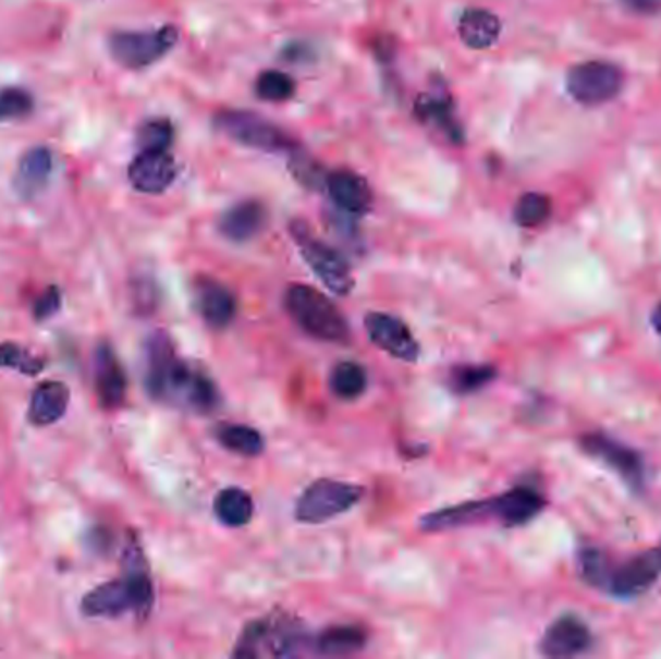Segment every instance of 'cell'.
<instances>
[{
    "label": "cell",
    "mask_w": 661,
    "mask_h": 659,
    "mask_svg": "<svg viewBox=\"0 0 661 659\" xmlns=\"http://www.w3.org/2000/svg\"><path fill=\"white\" fill-rule=\"evenodd\" d=\"M217 129L242 146L266 154H296L298 142L273 122L248 111H221L216 119Z\"/></svg>",
    "instance_id": "4"
},
{
    "label": "cell",
    "mask_w": 661,
    "mask_h": 659,
    "mask_svg": "<svg viewBox=\"0 0 661 659\" xmlns=\"http://www.w3.org/2000/svg\"><path fill=\"white\" fill-rule=\"evenodd\" d=\"M217 518L227 526H244L254 516V501L241 488H227L216 497Z\"/></svg>",
    "instance_id": "25"
},
{
    "label": "cell",
    "mask_w": 661,
    "mask_h": 659,
    "mask_svg": "<svg viewBox=\"0 0 661 659\" xmlns=\"http://www.w3.org/2000/svg\"><path fill=\"white\" fill-rule=\"evenodd\" d=\"M306 646L304 634L284 621H256L246 626L236 644V658H294Z\"/></svg>",
    "instance_id": "5"
},
{
    "label": "cell",
    "mask_w": 661,
    "mask_h": 659,
    "mask_svg": "<svg viewBox=\"0 0 661 659\" xmlns=\"http://www.w3.org/2000/svg\"><path fill=\"white\" fill-rule=\"evenodd\" d=\"M416 114L424 124L438 129L453 144H463L464 132L456 120L453 103L449 97H431L421 95L416 101Z\"/></svg>",
    "instance_id": "22"
},
{
    "label": "cell",
    "mask_w": 661,
    "mask_h": 659,
    "mask_svg": "<svg viewBox=\"0 0 661 659\" xmlns=\"http://www.w3.org/2000/svg\"><path fill=\"white\" fill-rule=\"evenodd\" d=\"M176 41L179 29L172 26L151 32H117L109 39V51L124 69H147L163 59Z\"/></svg>",
    "instance_id": "6"
},
{
    "label": "cell",
    "mask_w": 661,
    "mask_h": 659,
    "mask_svg": "<svg viewBox=\"0 0 661 659\" xmlns=\"http://www.w3.org/2000/svg\"><path fill=\"white\" fill-rule=\"evenodd\" d=\"M499 34H501V22L488 10H466L458 20V35L463 44L476 51L490 49L491 45L498 41Z\"/></svg>",
    "instance_id": "23"
},
{
    "label": "cell",
    "mask_w": 661,
    "mask_h": 659,
    "mask_svg": "<svg viewBox=\"0 0 661 659\" xmlns=\"http://www.w3.org/2000/svg\"><path fill=\"white\" fill-rule=\"evenodd\" d=\"M291 232L306 264L311 267L314 273L318 274L319 281L326 284L329 291L336 296H346L353 291V271L336 249L327 246L321 240L314 239L309 234L308 227L301 221L293 223Z\"/></svg>",
    "instance_id": "8"
},
{
    "label": "cell",
    "mask_w": 661,
    "mask_h": 659,
    "mask_svg": "<svg viewBox=\"0 0 661 659\" xmlns=\"http://www.w3.org/2000/svg\"><path fill=\"white\" fill-rule=\"evenodd\" d=\"M69 403V387L61 381H45L32 394L29 419L35 426H51L64 416Z\"/></svg>",
    "instance_id": "21"
},
{
    "label": "cell",
    "mask_w": 661,
    "mask_h": 659,
    "mask_svg": "<svg viewBox=\"0 0 661 659\" xmlns=\"http://www.w3.org/2000/svg\"><path fill=\"white\" fill-rule=\"evenodd\" d=\"M44 359L29 354L20 344H0V368L17 369L22 374L34 376V374H39L44 369Z\"/></svg>",
    "instance_id": "33"
},
{
    "label": "cell",
    "mask_w": 661,
    "mask_h": 659,
    "mask_svg": "<svg viewBox=\"0 0 661 659\" xmlns=\"http://www.w3.org/2000/svg\"><path fill=\"white\" fill-rule=\"evenodd\" d=\"M491 513L493 518L503 524V526H521V524L530 523L534 516L541 513L546 507L543 497L528 488L511 489L503 496L490 499Z\"/></svg>",
    "instance_id": "18"
},
{
    "label": "cell",
    "mask_w": 661,
    "mask_h": 659,
    "mask_svg": "<svg viewBox=\"0 0 661 659\" xmlns=\"http://www.w3.org/2000/svg\"><path fill=\"white\" fill-rule=\"evenodd\" d=\"M126 574L112 583L97 586L82 599V609L89 617H121L134 611L147 617L154 606V584L147 573V563L136 538H132L124 551Z\"/></svg>",
    "instance_id": "2"
},
{
    "label": "cell",
    "mask_w": 661,
    "mask_h": 659,
    "mask_svg": "<svg viewBox=\"0 0 661 659\" xmlns=\"http://www.w3.org/2000/svg\"><path fill=\"white\" fill-rule=\"evenodd\" d=\"M327 192L341 211L351 215L368 213L374 196L366 180L353 171H335L327 176Z\"/></svg>",
    "instance_id": "17"
},
{
    "label": "cell",
    "mask_w": 661,
    "mask_h": 659,
    "mask_svg": "<svg viewBox=\"0 0 661 659\" xmlns=\"http://www.w3.org/2000/svg\"><path fill=\"white\" fill-rule=\"evenodd\" d=\"M266 223L267 209L264 204L248 199L224 211L219 221V231L223 232L224 239L232 242H246L258 236Z\"/></svg>",
    "instance_id": "20"
},
{
    "label": "cell",
    "mask_w": 661,
    "mask_h": 659,
    "mask_svg": "<svg viewBox=\"0 0 661 659\" xmlns=\"http://www.w3.org/2000/svg\"><path fill=\"white\" fill-rule=\"evenodd\" d=\"M284 308L304 333L326 343H346L351 329L341 309L323 292L308 284H293L284 294Z\"/></svg>",
    "instance_id": "3"
},
{
    "label": "cell",
    "mask_w": 661,
    "mask_h": 659,
    "mask_svg": "<svg viewBox=\"0 0 661 659\" xmlns=\"http://www.w3.org/2000/svg\"><path fill=\"white\" fill-rule=\"evenodd\" d=\"M621 2L636 14H658V12H661V0H621Z\"/></svg>",
    "instance_id": "35"
},
{
    "label": "cell",
    "mask_w": 661,
    "mask_h": 659,
    "mask_svg": "<svg viewBox=\"0 0 661 659\" xmlns=\"http://www.w3.org/2000/svg\"><path fill=\"white\" fill-rule=\"evenodd\" d=\"M296 89V84L291 76H286L284 72L279 70H267L256 82V94L259 99L264 101H271V103H281L291 99Z\"/></svg>",
    "instance_id": "29"
},
{
    "label": "cell",
    "mask_w": 661,
    "mask_h": 659,
    "mask_svg": "<svg viewBox=\"0 0 661 659\" xmlns=\"http://www.w3.org/2000/svg\"><path fill=\"white\" fill-rule=\"evenodd\" d=\"M196 306L207 324L216 329L229 326L236 316V298L223 283L209 277H199L194 284Z\"/></svg>",
    "instance_id": "16"
},
{
    "label": "cell",
    "mask_w": 661,
    "mask_h": 659,
    "mask_svg": "<svg viewBox=\"0 0 661 659\" xmlns=\"http://www.w3.org/2000/svg\"><path fill=\"white\" fill-rule=\"evenodd\" d=\"M34 95L22 87L0 89V122L20 120L34 111Z\"/></svg>",
    "instance_id": "30"
},
{
    "label": "cell",
    "mask_w": 661,
    "mask_h": 659,
    "mask_svg": "<svg viewBox=\"0 0 661 659\" xmlns=\"http://www.w3.org/2000/svg\"><path fill=\"white\" fill-rule=\"evenodd\" d=\"M366 387H368L366 369L356 362H341L331 371V391L339 399H346V401L358 399L366 391Z\"/></svg>",
    "instance_id": "27"
},
{
    "label": "cell",
    "mask_w": 661,
    "mask_h": 659,
    "mask_svg": "<svg viewBox=\"0 0 661 659\" xmlns=\"http://www.w3.org/2000/svg\"><path fill=\"white\" fill-rule=\"evenodd\" d=\"M592 636L588 626L573 615H565L551 623L541 638L540 650L548 658H573L588 650Z\"/></svg>",
    "instance_id": "14"
},
{
    "label": "cell",
    "mask_w": 661,
    "mask_h": 659,
    "mask_svg": "<svg viewBox=\"0 0 661 659\" xmlns=\"http://www.w3.org/2000/svg\"><path fill=\"white\" fill-rule=\"evenodd\" d=\"M146 386L157 401L186 411L206 414L219 404L216 383L201 369L179 358L164 333H155L147 343Z\"/></svg>",
    "instance_id": "1"
},
{
    "label": "cell",
    "mask_w": 661,
    "mask_h": 659,
    "mask_svg": "<svg viewBox=\"0 0 661 659\" xmlns=\"http://www.w3.org/2000/svg\"><path fill=\"white\" fill-rule=\"evenodd\" d=\"M498 376L495 368L491 366H461L453 369L451 386L458 394H468L488 386Z\"/></svg>",
    "instance_id": "31"
},
{
    "label": "cell",
    "mask_w": 661,
    "mask_h": 659,
    "mask_svg": "<svg viewBox=\"0 0 661 659\" xmlns=\"http://www.w3.org/2000/svg\"><path fill=\"white\" fill-rule=\"evenodd\" d=\"M623 87V72L611 62L590 60L568 70L567 89L573 99L586 107L608 103Z\"/></svg>",
    "instance_id": "9"
},
{
    "label": "cell",
    "mask_w": 661,
    "mask_h": 659,
    "mask_svg": "<svg viewBox=\"0 0 661 659\" xmlns=\"http://www.w3.org/2000/svg\"><path fill=\"white\" fill-rule=\"evenodd\" d=\"M551 215V202L550 197L543 196V194H524L515 206V221L516 224H521L524 229H534V227H540L541 223H546L550 219Z\"/></svg>",
    "instance_id": "28"
},
{
    "label": "cell",
    "mask_w": 661,
    "mask_h": 659,
    "mask_svg": "<svg viewBox=\"0 0 661 659\" xmlns=\"http://www.w3.org/2000/svg\"><path fill=\"white\" fill-rule=\"evenodd\" d=\"M366 643H368V634L362 626H329L314 640V650L321 656H346L362 650Z\"/></svg>",
    "instance_id": "24"
},
{
    "label": "cell",
    "mask_w": 661,
    "mask_h": 659,
    "mask_svg": "<svg viewBox=\"0 0 661 659\" xmlns=\"http://www.w3.org/2000/svg\"><path fill=\"white\" fill-rule=\"evenodd\" d=\"M61 292L57 286H49L47 291L35 300L34 314L37 319H49L61 308Z\"/></svg>",
    "instance_id": "34"
},
{
    "label": "cell",
    "mask_w": 661,
    "mask_h": 659,
    "mask_svg": "<svg viewBox=\"0 0 661 659\" xmlns=\"http://www.w3.org/2000/svg\"><path fill=\"white\" fill-rule=\"evenodd\" d=\"M176 179V163L169 151L144 149L128 167L130 184L144 194H161Z\"/></svg>",
    "instance_id": "12"
},
{
    "label": "cell",
    "mask_w": 661,
    "mask_h": 659,
    "mask_svg": "<svg viewBox=\"0 0 661 659\" xmlns=\"http://www.w3.org/2000/svg\"><path fill=\"white\" fill-rule=\"evenodd\" d=\"M652 326L653 329H656V331L661 334V304L660 306H658V308L653 309Z\"/></svg>",
    "instance_id": "36"
},
{
    "label": "cell",
    "mask_w": 661,
    "mask_h": 659,
    "mask_svg": "<svg viewBox=\"0 0 661 659\" xmlns=\"http://www.w3.org/2000/svg\"><path fill=\"white\" fill-rule=\"evenodd\" d=\"M660 574L661 548L648 551L645 556L635 557L619 569H611L605 586L611 594H615L619 598H631V596L645 591L648 586H652L653 581Z\"/></svg>",
    "instance_id": "11"
},
{
    "label": "cell",
    "mask_w": 661,
    "mask_h": 659,
    "mask_svg": "<svg viewBox=\"0 0 661 659\" xmlns=\"http://www.w3.org/2000/svg\"><path fill=\"white\" fill-rule=\"evenodd\" d=\"M366 331L371 343L378 344L381 351L391 354L393 358L403 362H418L420 358V344L403 319L391 314L374 312L366 316Z\"/></svg>",
    "instance_id": "10"
},
{
    "label": "cell",
    "mask_w": 661,
    "mask_h": 659,
    "mask_svg": "<svg viewBox=\"0 0 661 659\" xmlns=\"http://www.w3.org/2000/svg\"><path fill=\"white\" fill-rule=\"evenodd\" d=\"M95 391L103 408H119L126 396V376L109 344L95 352Z\"/></svg>",
    "instance_id": "15"
},
{
    "label": "cell",
    "mask_w": 661,
    "mask_h": 659,
    "mask_svg": "<svg viewBox=\"0 0 661 659\" xmlns=\"http://www.w3.org/2000/svg\"><path fill=\"white\" fill-rule=\"evenodd\" d=\"M174 139V129L171 122L164 119H155L146 122L138 132L139 149L151 151H169Z\"/></svg>",
    "instance_id": "32"
},
{
    "label": "cell",
    "mask_w": 661,
    "mask_h": 659,
    "mask_svg": "<svg viewBox=\"0 0 661 659\" xmlns=\"http://www.w3.org/2000/svg\"><path fill=\"white\" fill-rule=\"evenodd\" d=\"M219 443L232 453L242 456H258L264 453V437L258 429L242 426V424H223L217 428Z\"/></svg>",
    "instance_id": "26"
},
{
    "label": "cell",
    "mask_w": 661,
    "mask_h": 659,
    "mask_svg": "<svg viewBox=\"0 0 661 659\" xmlns=\"http://www.w3.org/2000/svg\"><path fill=\"white\" fill-rule=\"evenodd\" d=\"M52 172V154L49 147H32L17 163L14 190L20 197L32 199L47 186Z\"/></svg>",
    "instance_id": "19"
},
{
    "label": "cell",
    "mask_w": 661,
    "mask_h": 659,
    "mask_svg": "<svg viewBox=\"0 0 661 659\" xmlns=\"http://www.w3.org/2000/svg\"><path fill=\"white\" fill-rule=\"evenodd\" d=\"M364 489L335 479H318L302 493L294 516L306 524L326 523L351 511L360 501Z\"/></svg>",
    "instance_id": "7"
},
{
    "label": "cell",
    "mask_w": 661,
    "mask_h": 659,
    "mask_svg": "<svg viewBox=\"0 0 661 659\" xmlns=\"http://www.w3.org/2000/svg\"><path fill=\"white\" fill-rule=\"evenodd\" d=\"M583 447L585 451L598 456L603 463L610 464L613 471H617L623 478L627 479L631 486L642 488L645 484V464L642 459L633 451L631 447L619 443L615 439H610L603 434H592V436L583 437Z\"/></svg>",
    "instance_id": "13"
}]
</instances>
